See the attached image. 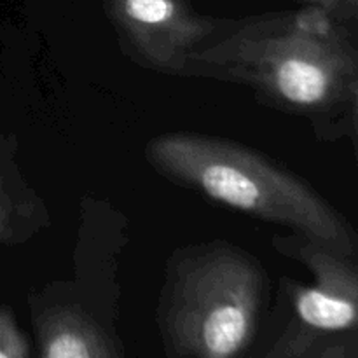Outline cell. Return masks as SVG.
Returning a JSON list of instances; mask_svg holds the SVG:
<instances>
[{
    "label": "cell",
    "instance_id": "obj_9",
    "mask_svg": "<svg viewBox=\"0 0 358 358\" xmlns=\"http://www.w3.org/2000/svg\"><path fill=\"white\" fill-rule=\"evenodd\" d=\"M308 6L320 7L338 17L355 23L358 16V0H303Z\"/></svg>",
    "mask_w": 358,
    "mask_h": 358
},
{
    "label": "cell",
    "instance_id": "obj_4",
    "mask_svg": "<svg viewBox=\"0 0 358 358\" xmlns=\"http://www.w3.org/2000/svg\"><path fill=\"white\" fill-rule=\"evenodd\" d=\"M276 248L304 262L310 285H290L294 324L280 339L273 357L294 358L320 346L325 336L352 334L358 320V269L353 255L292 234L276 238Z\"/></svg>",
    "mask_w": 358,
    "mask_h": 358
},
{
    "label": "cell",
    "instance_id": "obj_10",
    "mask_svg": "<svg viewBox=\"0 0 358 358\" xmlns=\"http://www.w3.org/2000/svg\"><path fill=\"white\" fill-rule=\"evenodd\" d=\"M10 206H9V194L6 191L2 177H0V243L9 240L10 236Z\"/></svg>",
    "mask_w": 358,
    "mask_h": 358
},
{
    "label": "cell",
    "instance_id": "obj_2",
    "mask_svg": "<svg viewBox=\"0 0 358 358\" xmlns=\"http://www.w3.org/2000/svg\"><path fill=\"white\" fill-rule=\"evenodd\" d=\"M150 166L213 203L355 255L357 236L313 187L262 154L210 135L164 133L147 143Z\"/></svg>",
    "mask_w": 358,
    "mask_h": 358
},
{
    "label": "cell",
    "instance_id": "obj_5",
    "mask_svg": "<svg viewBox=\"0 0 358 358\" xmlns=\"http://www.w3.org/2000/svg\"><path fill=\"white\" fill-rule=\"evenodd\" d=\"M105 13L140 63L178 76L185 73L187 56L222 24L196 13L189 0H105Z\"/></svg>",
    "mask_w": 358,
    "mask_h": 358
},
{
    "label": "cell",
    "instance_id": "obj_7",
    "mask_svg": "<svg viewBox=\"0 0 358 358\" xmlns=\"http://www.w3.org/2000/svg\"><path fill=\"white\" fill-rule=\"evenodd\" d=\"M0 358H28V345L13 315L0 308Z\"/></svg>",
    "mask_w": 358,
    "mask_h": 358
},
{
    "label": "cell",
    "instance_id": "obj_11",
    "mask_svg": "<svg viewBox=\"0 0 358 358\" xmlns=\"http://www.w3.org/2000/svg\"><path fill=\"white\" fill-rule=\"evenodd\" d=\"M98 358H110V355H108V352H105V353H101V355Z\"/></svg>",
    "mask_w": 358,
    "mask_h": 358
},
{
    "label": "cell",
    "instance_id": "obj_8",
    "mask_svg": "<svg viewBox=\"0 0 358 358\" xmlns=\"http://www.w3.org/2000/svg\"><path fill=\"white\" fill-rule=\"evenodd\" d=\"M303 358H357V339L352 332L348 338H339L317 346Z\"/></svg>",
    "mask_w": 358,
    "mask_h": 358
},
{
    "label": "cell",
    "instance_id": "obj_6",
    "mask_svg": "<svg viewBox=\"0 0 358 358\" xmlns=\"http://www.w3.org/2000/svg\"><path fill=\"white\" fill-rule=\"evenodd\" d=\"M42 358H98L107 352L94 325L77 311L55 310L41 320Z\"/></svg>",
    "mask_w": 358,
    "mask_h": 358
},
{
    "label": "cell",
    "instance_id": "obj_1",
    "mask_svg": "<svg viewBox=\"0 0 358 358\" xmlns=\"http://www.w3.org/2000/svg\"><path fill=\"white\" fill-rule=\"evenodd\" d=\"M352 21L315 6L222 21L185 62L184 76L250 86L275 107L306 117L357 121L358 52Z\"/></svg>",
    "mask_w": 358,
    "mask_h": 358
},
{
    "label": "cell",
    "instance_id": "obj_3",
    "mask_svg": "<svg viewBox=\"0 0 358 358\" xmlns=\"http://www.w3.org/2000/svg\"><path fill=\"white\" fill-rule=\"evenodd\" d=\"M268 297V275L240 247L213 241L178 255L161 301L166 341L187 358H236L248 346Z\"/></svg>",
    "mask_w": 358,
    "mask_h": 358
}]
</instances>
